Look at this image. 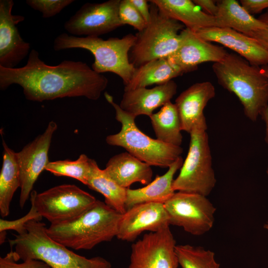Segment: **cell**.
I'll return each instance as SVG.
<instances>
[{"instance_id":"5b68a950","label":"cell","mask_w":268,"mask_h":268,"mask_svg":"<svg viewBox=\"0 0 268 268\" xmlns=\"http://www.w3.org/2000/svg\"><path fill=\"white\" fill-rule=\"evenodd\" d=\"M136 40L135 35L128 34L121 38L111 37L104 40L99 37H77L62 33L55 38L53 48L56 51L82 49L94 56L92 68L102 73L111 72L118 75L125 85L131 79L136 67L130 62V52Z\"/></svg>"},{"instance_id":"60d3db41","label":"cell","mask_w":268,"mask_h":268,"mask_svg":"<svg viewBox=\"0 0 268 268\" xmlns=\"http://www.w3.org/2000/svg\"><path fill=\"white\" fill-rule=\"evenodd\" d=\"M267 174L268 176V167H267Z\"/></svg>"},{"instance_id":"cb8c5ba5","label":"cell","mask_w":268,"mask_h":268,"mask_svg":"<svg viewBox=\"0 0 268 268\" xmlns=\"http://www.w3.org/2000/svg\"><path fill=\"white\" fill-rule=\"evenodd\" d=\"M183 74L168 58L152 60L136 67L130 82L125 86L124 91L152 84H162Z\"/></svg>"},{"instance_id":"1f68e13d","label":"cell","mask_w":268,"mask_h":268,"mask_svg":"<svg viewBox=\"0 0 268 268\" xmlns=\"http://www.w3.org/2000/svg\"><path fill=\"white\" fill-rule=\"evenodd\" d=\"M31 208L29 212L23 217L12 221L0 219V232L8 230L16 231L18 234H22L26 232V223L31 220L41 221L42 217L38 213L34 204L31 202Z\"/></svg>"},{"instance_id":"ab89813d","label":"cell","mask_w":268,"mask_h":268,"mask_svg":"<svg viewBox=\"0 0 268 268\" xmlns=\"http://www.w3.org/2000/svg\"><path fill=\"white\" fill-rule=\"evenodd\" d=\"M264 227L265 229H266L268 231V218L265 223V224L264 225Z\"/></svg>"},{"instance_id":"9a60e30c","label":"cell","mask_w":268,"mask_h":268,"mask_svg":"<svg viewBox=\"0 0 268 268\" xmlns=\"http://www.w3.org/2000/svg\"><path fill=\"white\" fill-rule=\"evenodd\" d=\"M169 225L163 203H140L122 214L116 237L122 241L133 242L144 231L156 232Z\"/></svg>"},{"instance_id":"9c48e42d","label":"cell","mask_w":268,"mask_h":268,"mask_svg":"<svg viewBox=\"0 0 268 268\" xmlns=\"http://www.w3.org/2000/svg\"><path fill=\"white\" fill-rule=\"evenodd\" d=\"M30 197L39 215L51 224L76 218L97 201L93 196L71 184L56 186L40 193L33 190Z\"/></svg>"},{"instance_id":"8fae6325","label":"cell","mask_w":268,"mask_h":268,"mask_svg":"<svg viewBox=\"0 0 268 268\" xmlns=\"http://www.w3.org/2000/svg\"><path fill=\"white\" fill-rule=\"evenodd\" d=\"M176 246L169 226L145 234L132 244L128 268H177Z\"/></svg>"},{"instance_id":"7a4b0ae2","label":"cell","mask_w":268,"mask_h":268,"mask_svg":"<svg viewBox=\"0 0 268 268\" xmlns=\"http://www.w3.org/2000/svg\"><path fill=\"white\" fill-rule=\"evenodd\" d=\"M212 68L218 84L237 97L245 116L256 122L268 105V78L261 67L238 54L227 53Z\"/></svg>"},{"instance_id":"e0dca14e","label":"cell","mask_w":268,"mask_h":268,"mask_svg":"<svg viewBox=\"0 0 268 268\" xmlns=\"http://www.w3.org/2000/svg\"><path fill=\"white\" fill-rule=\"evenodd\" d=\"M196 34L207 42L218 43L235 51L252 65H268V52L255 39L244 34L218 27L204 28Z\"/></svg>"},{"instance_id":"4fadbf2b","label":"cell","mask_w":268,"mask_h":268,"mask_svg":"<svg viewBox=\"0 0 268 268\" xmlns=\"http://www.w3.org/2000/svg\"><path fill=\"white\" fill-rule=\"evenodd\" d=\"M57 128L56 122H49L43 134L16 152L21 180L19 203L22 209L30 196L39 176L50 162L48 152L52 136Z\"/></svg>"},{"instance_id":"d6986e66","label":"cell","mask_w":268,"mask_h":268,"mask_svg":"<svg viewBox=\"0 0 268 268\" xmlns=\"http://www.w3.org/2000/svg\"><path fill=\"white\" fill-rule=\"evenodd\" d=\"M177 90V85L172 80L152 88L140 87L125 91L119 105L135 118L142 115L150 117L156 109L171 101Z\"/></svg>"},{"instance_id":"ba28073f","label":"cell","mask_w":268,"mask_h":268,"mask_svg":"<svg viewBox=\"0 0 268 268\" xmlns=\"http://www.w3.org/2000/svg\"><path fill=\"white\" fill-rule=\"evenodd\" d=\"M206 130V122H204L190 133L187 155L173 183L175 191L206 197L214 188L216 180Z\"/></svg>"},{"instance_id":"3957f363","label":"cell","mask_w":268,"mask_h":268,"mask_svg":"<svg viewBox=\"0 0 268 268\" xmlns=\"http://www.w3.org/2000/svg\"><path fill=\"white\" fill-rule=\"evenodd\" d=\"M46 224L31 220L25 224L26 232L9 239L14 248L17 261L40 260L51 268H111V263L101 257L87 258L79 255L53 239L47 233Z\"/></svg>"},{"instance_id":"6da1fadb","label":"cell","mask_w":268,"mask_h":268,"mask_svg":"<svg viewBox=\"0 0 268 268\" xmlns=\"http://www.w3.org/2000/svg\"><path fill=\"white\" fill-rule=\"evenodd\" d=\"M108 83L107 77L81 61L64 60L56 66L45 64L32 49L23 67H0V89L12 84L23 89L26 99L36 102L64 97L98 99Z\"/></svg>"},{"instance_id":"d6a6232c","label":"cell","mask_w":268,"mask_h":268,"mask_svg":"<svg viewBox=\"0 0 268 268\" xmlns=\"http://www.w3.org/2000/svg\"><path fill=\"white\" fill-rule=\"evenodd\" d=\"M14 251L11 249L10 252L3 257L0 258V268H51L44 262L29 259L17 263Z\"/></svg>"},{"instance_id":"ac0fdd59","label":"cell","mask_w":268,"mask_h":268,"mask_svg":"<svg viewBox=\"0 0 268 268\" xmlns=\"http://www.w3.org/2000/svg\"><path fill=\"white\" fill-rule=\"evenodd\" d=\"M215 95L214 86L209 81L198 82L183 91L176 99L182 131L189 134L197 125L206 121L203 110Z\"/></svg>"},{"instance_id":"ffe728a7","label":"cell","mask_w":268,"mask_h":268,"mask_svg":"<svg viewBox=\"0 0 268 268\" xmlns=\"http://www.w3.org/2000/svg\"><path fill=\"white\" fill-rule=\"evenodd\" d=\"M104 170L119 185L125 189L136 182L146 185L152 181L151 166L128 152L120 153L110 158Z\"/></svg>"},{"instance_id":"7402d4cb","label":"cell","mask_w":268,"mask_h":268,"mask_svg":"<svg viewBox=\"0 0 268 268\" xmlns=\"http://www.w3.org/2000/svg\"><path fill=\"white\" fill-rule=\"evenodd\" d=\"M168 17L184 25L196 33L200 30L218 27L215 16L201 10L193 0H151Z\"/></svg>"},{"instance_id":"277c9868","label":"cell","mask_w":268,"mask_h":268,"mask_svg":"<svg viewBox=\"0 0 268 268\" xmlns=\"http://www.w3.org/2000/svg\"><path fill=\"white\" fill-rule=\"evenodd\" d=\"M122 214L97 200L76 218L51 224L48 234L54 240L74 250H91L117 236Z\"/></svg>"},{"instance_id":"5bb4252c","label":"cell","mask_w":268,"mask_h":268,"mask_svg":"<svg viewBox=\"0 0 268 268\" xmlns=\"http://www.w3.org/2000/svg\"><path fill=\"white\" fill-rule=\"evenodd\" d=\"M13 5L12 0H0V67L6 68L16 67L30 52L16 26L25 17L12 14Z\"/></svg>"},{"instance_id":"2e32d148","label":"cell","mask_w":268,"mask_h":268,"mask_svg":"<svg viewBox=\"0 0 268 268\" xmlns=\"http://www.w3.org/2000/svg\"><path fill=\"white\" fill-rule=\"evenodd\" d=\"M180 35L178 49L167 58L183 73L197 69L198 65L203 63L218 62L228 53L222 47L201 39L188 28L183 29Z\"/></svg>"},{"instance_id":"4316f807","label":"cell","mask_w":268,"mask_h":268,"mask_svg":"<svg viewBox=\"0 0 268 268\" xmlns=\"http://www.w3.org/2000/svg\"><path fill=\"white\" fill-rule=\"evenodd\" d=\"M156 139L169 144L181 146L183 136L179 115L175 104L169 101L149 117Z\"/></svg>"},{"instance_id":"83f0119b","label":"cell","mask_w":268,"mask_h":268,"mask_svg":"<svg viewBox=\"0 0 268 268\" xmlns=\"http://www.w3.org/2000/svg\"><path fill=\"white\" fill-rule=\"evenodd\" d=\"M175 252L181 268H220L214 253L202 247L176 245Z\"/></svg>"},{"instance_id":"f546056e","label":"cell","mask_w":268,"mask_h":268,"mask_svg":"<svg viewBox=\"0 0 268 268\" xmlns=\"http://www.w3.org/2000/svg\"><path fill=\"white\" fill-rule=\"evenodd\" d=\"M119 15L122 24H128L139 32L143 30L146 22L130 0H121Z\"/></svg>"},{"instance_id":"8992f818","label":"cell","mask_w":268,"mask_h":268,"mask_svg":"<svg viewBox=\"0 0 268 268\" xmlns=\"http://www.w3.org/2000/svg\"><path fill=\"white\" fill-rule=\"evenodd\" d=\"M104 96L115 110L116 119L121 124L119 133L106 137L107 144L124 148L127 152L150 166L169 168L181 157L183 151L181 146L164 143L148 136L136 126L135 117L124 111L107 92Z\"/></svg>"},{"instance_id":"d4e9b609","label":"cell","mask_w":268,"mask_h":268,"mask_svg":"<svg viewBox=\"0 0 268 268\" xmlns=\"http://www.w3.org/2000/svg\"><path fill=\"white\" fill-rule=\"evenodd\" d=\"M86 186L102 195L105 203L112 208L122 214L126 211L127 189L119 185L104 169H101L95 160L92 159L91 172Z\"/></svg>"},{"instance_id":"f1b7e54d","label":"cell","mask_w":268,"mask_h":268,"mask_svg":"<svg viewBox=\"0 0 268 268\" xmlns=\"http://www.w3.org/2000/svg\"><path fill=\"white\" fill-rule=\"evenodd\" d=\"M91 159L84 154L75 160H62L49 162L45 170L56 176L74 178L86 185L90 174Z\"/></svg>"},{"instance_id":"44dd1931","label":"cell","mask_w":268,"mask_h":268,"mask_svg":"<svg viewBox=\"0 0 268 268\" xmlns=\"http://www.w3.org/2000/svg\"><path fill=\"white\" fill-rule=\"evenodd\" d=\"M182 157L177 159L167 171L161 176H156L154 180L144 187L127 189L126 208L128 209L136 204L146 202L164 203L175 194L173 188L174 176L183 163Z\"/></svg>"},{"instance_id":"d590c367","label":"cell","mask_w":268,"mask_h":268,"mask_svg":"<svg viewBox=\"0 0 268 268\" xmlns=\"http://www.w3.org/2000/svg\"><path fill=\"white\" fill-rule=\"evenodd\" d=\"M193 1L206 13L215 16L218 11L217 2L213 0H194Z\"/></svg>"},{"instance_id":"30bf717a","label":"cell","mask_w":268,"mask_h":268,"mask_svg":"<svg viewBox=\"0 0 268 268\" xmlns=\"http://www.w3.org/2000/svg\"><path fill=\"white\" fill-rule=\"evenodd\" d=\"M164 206L169 224L182 227L192 235H203L213 226L216 208L205 196L178 192Z\"/></svg>"},{"instance_id":"603a6c76","label":"cell","mask_w":268,"mask_h":268,"mask_svg":"<svg viewBox=\"0 0 268 268\" xmlns=\"http://www.w3.org/2000/svg\"><path fill=\"white\" fill-rule=\"evenodd\" d=\"M217 5L218 11L215 17L218 27L231 28L250 37L254 32L266 26L235 0H219Z\"/></svg>"},{"instance_id":"e575fe53","label":"cell","mask_w":268,"mask_h":268,"mask_svg":"<svg viewBox=\"0 0 268 268\" xmlns=\"http://www.w3.org/2000/svg\"><path fill=\"white\" fill-rule=\"evenodd\" d=\"M240 3L242 6L252 15L268 8V0H241Z\"/></svg>"},{"instance_id":"f35d334b","label":"cell","mask_w":268,"mask_h":268,"mask_svg":"<svg viewBox=\"0 0 268 268\" xmlns=\"http://www.w3.org/2000/svg\"><path fill=\"white\" fill-rule=\"evenodd\" d=\"M6 231L0 232V244H2L5 239L6 238Z\"/></svg>"},{"instance_id":"7c38bea8","label":"cell","mask_w":268,"mask_h":268,"mask_svg":"<svg viewBox=\"0 0 268 268\" xmlns=\"http://www.w3.org/2000/svg\"><path fill=\"white\" fill-rule=\"evenodd\" d=\"M121 0L102 3H86L64 25L65 29L75 36L99 37L123 26L119 15Z\"/></svg>"},{"instance_id":"4dcf8cb0","label":"cell","mask_w":268,"mask_h":268,"mask_svg":"<svg viewBox=\"0 0 268 268\" xmlns=\"http://www.w3.org/2000/svg\"><path fill=\"white\" fill-rule=\"evenodd\" d=\"M73 0H27L26 3L42 14L44 18H51L59 13Z\"/></svg>"},{"instance_id":"836d02e7","label":"cell","mask_w":268,"mask_h":268,"mask_svg":"<svg viewBox=\"0 0 268 268\" xmlns=\"http://www.w3.org/2000/svg\"><path fill=\"white\" fill-rule=\"evenodd\" d=\"M258 18L266 26L263 29L253 33L250 37L255 39L268 52V10Z\"/></svg>"},{"instance_id":"8d00e7d4","label":"cell","mask_w":268,"mask_h":268,"mask_svg":"<svg viewBox=\"0 0 268 268\" xmlns=\"http://www.w3.org/2000/svg\"><path fill=\"white\" fill-rule=\"evenodd\" d=\"M130 1L147 23L150 16V5L147 3L148 1L145 0H130Z\"/></svg>"},{"instance_id":"484cf974","label":"cell","mask_w":268,"mask_h":268,"mask_svg":"<svg viewBox=\"0 0 268 268\" xmlns=\"http://www.w3.org/2000/svg\"><path fill=\"white\" fill-rule=\"evenodd\" d=\"M2 165L0 173V213L3 218L10 211V203L16 190L20 187L21 180L16 152L2 140Z\"/></svg>"},{"instance_id":"74e56055","label":"cell","mask_w":268,"mask_h":268,"mask_svg":"<svg viewBox=\"0 0 268 268\" xmlns=\"http://www.w3.org/2000/svg\"><path fill=\"white\" fill-rule=\"evenodd\" d=\"M263 73L268 78V65L261 67ZM265 124V141L268 144V105L261 115Z\"/></svg>"},{"instance_id":"52a82bcc","label":"cell","mask_w":268,"mask_h":268,"mask_svg":"<svg viewBox=\"0 0 268 268\" xmlns=\"http://www.w3.org/2000/svg\"><path fill=\"white\" fill-rule=\"evenodd\" d=\"M150 16L144 28L135 35L136 40L129 54L130 62L138 67L151 61L167 58L179 48L182 23L164 14L149 1Z\"/></svg>"}]
</instances>
